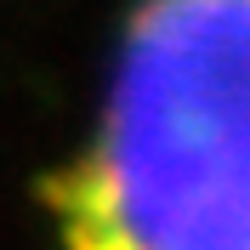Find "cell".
<instances>
[{
    "label": "cell",
    "instance_id": "obj_1",
    "mask_svg": "<svg viewBox=\"0 0 250 250\" xmlns=\"http://www.w3.org/2000/svg\"><path fill=\"white\" fill-rule=\"evenodd\" d=\"M46 210L62 250H250V0H142Z\"/></svg>",
    "mask_w": 250,
    "mask_h": 250
}]
</instances>
